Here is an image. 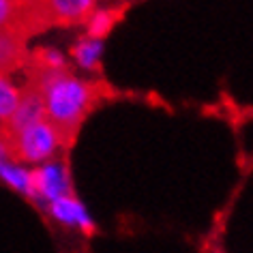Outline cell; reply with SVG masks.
Returning <instances> with one entry per match:
<instances>
[{
  "instance_id": "obj_1",
  "label": "cell",
  "mask_w": 253,
  "mask_h": 253,
  "mask_svg": "<svg viewBox=\"0 0 253 253\" xmlns=\"http://www.w3.org/2000/svg\"><path fill=\"white\" fill-rule=\"evenodd\" d=\"M28 78L39 84L47 123L54 125L62 140V146L69 148L88 112L97 103V88L78 80L69 71H45V69L33 67L28 71Z\"/></svg>"
},
{
  "instance_id": "obj_2",
  "label": "cell",
  "mask_w": 253,
  "mask_h": 253,
  "mask_svg": "<svg viewBox=\"0 0 253 253\" xmlns=\"http://www.w3.org/2000/svg\"><path fill=\"white\" fill-rule=\"evenodd\" d=\"M58 148H62V140L54 125L47 123V118L28 126L9 144L15 163H33V166L49 163V159H54L58 153Z\"/></svg>"
},
{
  "instance_id": "obj_3",
  "label": "cell",
  "mask_w": 253,
  "mask_h": 253,
  "mask_svg": "<svg viewBox=\"0 0 253 253\" xmlns=\"http://www.w3.org/2000/svg\"><path fill=\"white\" fill-rule=\"evenodd\" d=\"M43 118H45V105H43L41 88L33 78H28L26 86L22 88L20 103H17L13 116L4 125H0V137L7 144H11L22 131H26L28 126H33Z\"/></svg>"
},
{
  "instance_id": "obj_4",
  "label": "cell",
  "mask_w": 253,
  "mask_h": 253,
  "mask_svg": "<svg viewBox=\"0 0 253 253\" xmlns=\"http://www.w3.org/2000/svg\"><path fill=\"white\" fill-rule=\"evenodd\" d=\"M33 185L37 191V200H62V198H73V187H71V176L69 168L62 163H45V166L35 168L33 172Z\"/></svg>"
},
{
  "instance_id": "obj_5",
  "label": "cell",
  "mask_w": 253,
  "mask_h": 253,
  "mask_svg": "<svg viewBox=\"0 0 253 253\" xmlns=\"http://www.w3.org/2000/svg\"><path fill=\"white\" fill-rule=\"evenodd\" d=\"M26 37L15 26L0 30V75H9L28 60Z\"/></svg>"
},
{
  "instance_id": "obj_6",
  "label": "cell",
  "mask_w": 253,
  "mask_h": 253,
  "mask_svg": "<svg viewBox=\"0 0 253 253\" xmlns=\"http://www.w3.org/2000/svg\"><path fill=\"white\" fill-rule=\"evenodd\" d=\"M54 26H71L86 24L97 11L94 0H45Z\"/></svg>"
},
{
  "instance_id": "obj_7",
  "label": "cell",
  "mask_w": 253,
  "mask_h": 253,
  "mask_svg": "<svg viewBox=\"0 0 253 253\" xmlns=\"http://www.w3.org/2000/svg\"><path fill=\"white\" fill-rule=\"evenodd\" d=\"M49 212H52L60 223L78 225L84 232H92L94 230V223H92L90 214L86 212V208L82 206L75 198H62V200L49 202Z\"/></svg>"
},
{
  "instance_id": "obj_8",
  "label": "cell",
  "mask_w": 253,
  "mask_h": 253,
  "mask_svg": "<svg viewBox=\"0 0 253 253\" xmlns=\"http://www.w3.org/2000/svg\"><path fill=\"white\" fill-rule=\"evenodd\" d=\"M0 178L7 182L9 187H13L15 191L37 200V191L33 185V174H30V169L17 166L13 161H4V163H0Z\"/></svg>"
},
{
  "instance_id": "obj_9",
  "label": "cell",
  "mask_w": 253,
  "mask_h": 253,
  "mask_svg": "<svg viewBox=\"0 0 253 253\" xmlns=\"http://www.w3.org/2000/svg\"><path fill=\"white\" fill-rule=\"evenodd\" d=\"M22 88H17L9 75H0V125H4L13 116L17 103H20Z\"/></svg>"
},
{
  "instance_id": "obj_10",
  "label": "cell",
  "mask_w": 253,
  "mask_h": 253,
  "mask_svg": "<svg viewBox=\"0 0 253 253\" xmlns=\"http://www.w3.org/2000/svg\"><path fill=\"white\" fill-rule=\"evenodd\" d=\"M101 54H103V41H94L88 39V37L78 41L73 47V58L84 69H97Z\"/></svg>"
},
{
  "instance_id": "obj_11",
  "label": "cell",
  "mask_w": 253,
  "mask_h": 253,
  "mask_svg": "<svg viewBox=\"0 0 253 253\" xmlns=\"http://www.w3.org/2000/svg\"><path fill=\"white\" fill-rule=\"evenodd\" d=\"M118 13L116 9H103V11H94L90 15V20L86 22V28H88V39H94V41H103V37L110 33L114 28V24L118 20Z\"/></svg>"
},
{
  "instance_id": "obj_12",
  "label": "cell",
  "mask_w": 253,
  "mask_h": 253,
  "mask_svg": "<svg viewBox=\"0 0 253 253\" xmlns=\"http://www.w3.org/2000/svg\"><path fill=\"white\" fill-rule=\"evenodd\" d=\"M30 65L35 69H45V71H67V58L65 54L58 52V49H52V47H43V49H37V52L30 56Z\"/></svg>"
},
{
  "instance_id": "obj_13",
  "label": "cell",
  "mask_w": 253,
  "mask_h": 253,
  "mask_svg": "<svg viewBox=\"0 0 253 253\" xmlns=\"http://www.w3.org/2000/svg\"><path fill=\"white\" fill-rule=\"evenodd\" d=\"M22 0H0V30L15 24V17L20 13Z\"/></svg>"
},
{
  "instance_id": "obj_14",
  "label": "cell",
  "mask_w": 253,
  "mask_h": 253,
  "mask_svg": "<svg viewBox=\"0 0 253 253\" xmlns=\"http://www.w3.org/2000/svg\"><path fill=\"white\" fill-rule=\"evenodd\" d=\"M4 161H13V157H11V150H9V144L0 137V163Z\"/></svg>"
}]
</instances>
